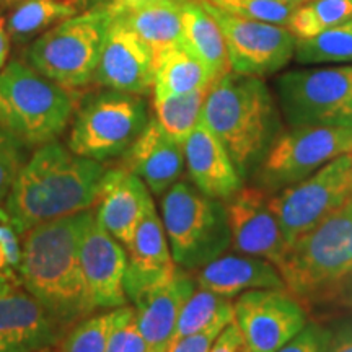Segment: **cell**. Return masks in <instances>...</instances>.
Listing matches in <instances>:
<instances>
[{
  "label": "cell",
  "mask_w": 352,
  "mask_h": 352,
  "mask_svg": "<svg viewBox=\"0 0 352 352\" xmlns=\"http://www.w3.org/2000/svg\"><path fill=\"white\" fill-rule=\"evenodd\" d=\"M108 170L103 162L77 155L57 140L39 145L6 197L7 222L25 235L39 223L91 209Z\"/></svg>",
  "instance_id": "1"
},
{
  "label": "cell",
  "mask_w": 352,
  "mask_h": 352,
  "mask_svg": "<svg viewBox=\"0 0 352 352\" xmlns=\"http://www.w3.org/2000/svg\"><path fill=\"white\" fill-rule=\"evenodd\" d=\"M91 214L88 209L39 223L26 232L21 248L23 285L63 331L96 310L80 261L82 235Z\"/></svg>",
  "instance_id": "2"
},
{
  "label": "cell",
  "mask_w": 352,
  "mask_h": 352,
  "mask_svg": "<svg viewBox=\"0 0 352 352\" xmlns=\"http://www.w3.org/2000/svg\"><path fill=\"white\" fill-rule=\"evenodd\" d=\"M201 121L227 148L241 178L261 164L276 139L274 98L261 77L228 72L214 82Z\"/></svg>",
  "instance_id": "3"
},
{
  "label": "cell",
  "mask_w": 352,
  "mask_h": 352,
  "mask_svg": "<svg viewBox=\"0 0 352 352\" xmlns=\"http://www.w3.org/2000/svg\"><path fill=\"white\" fill-rule=\"evenodd\" d=\"M76 109L69 88L30 64L12 60L0 70V126L28 147L57 140Z\"/></svg>",
  "instance_id": "4"
},
{
  "label": "cell",
  "mask_w": 352,
  "mask_h": 352,
  "mask_svg": "<svg viewBox=\"0 0 352 352\" xmlns=\"http://www.w3.org/2000/svg\"><path fill=\"white\" fill-rule=\"evenodd\" d=\"M298 300L324 297L352 276V197L289 248L277 266Z\"/></svg>",
  "instance_id": "5"
},
{
  "label": "cell",
  "mask_w": 352,
  "mask_h": 352,
  "mask_svg": "<svg viewBox=\"0 0 352 352\" xmlns=\"http://www.w3.org/2000/svg\"><path fill=\"white\" fill-rule=\"evenodd\" d=\"M162 222L170 252L182 270H201L232 246L223 201L212 199L188 182H178L162 199Z\"/></svg>",
  "instance_id": "6"
},
{
  "label": "cell",
  "mask_w": 352,
  "mask_h": 352,
  "mask_svg": "<svg viewBox=\"0 0 352 352\" xmlns=\"http://www.w3.org/2000/svg\"><path fill=\"white\" fill-rule=\"evenodd\" d=\"M109 23V7L70 16L43 33L28 47L26 60L69 90L87 85L95 77Z\"/></svg>",
  "instance_id": "7"
},
{
  "label": "cell",
  "mask_w": 352,
  "mask_h": 352,
  "mask_svg": "<svg viewBox=\"0 0 352 352\" xmlns=\"http://www.w3.org/2000/svg\"><path fill=\"white\" fill-rule=\"evenodd\" d=\"M147 122L140 95L109 88L96 91L82 101L74 118L69 148L96 162L124 155Z\"/></svg>",
  "instance_id": "8"
},
{
  "label": "cell",
  "mask_w": 352,
  "mask_h": 352,
  "mask_svg": "<svg viewBox=\"0 0 352 352\" xmlns=\"http://www.w3.org/2000/svg\"><path fill=\"white\" fill-rule=\"evenodd\" d=\"M276 94L290 127H352V65L289 70L277 78Z\"/></svg>",
  "instance_id": "9"
},
{
  "label": "cell",
  "mask_w": 352,
  "mask_h": 352,
  "mask_svg": "<svg viewBox=\"0 0 352 352\" xmlns=\"http://www.w3.org/2000/svg\"><path fill=\"white\" fill-rule=\"evenodd\" d=\"M352 197V152L342 153L294 186L270 195L289 248Z\"/></svg>",
  "instance_id": "10"
},
{
  "label": "cell",
  "mask_w": 352,
  "mask_h": 352,
  "mask_svg": "<svg viewBox=\"0 0 352 352\" xmlns=\"http://www.w3.org/2000/svg\"><path fill=\"white\" fill-rule=\"evenodd\" d=\"M352 152V127L297 126L274 139L258 170V186L274 195Z\"/></svg>",
  "instance_id": "11"
},
{
  "label": "cell",
  "mask_w": 352,
  "mask_h": 352,
  "mask_svg": "<svg viewBox=\"0 0 352 352\" xmlns=\"http://www.w3.org/2000/svg\"><path fill=\"white\" fill-rule=\"evenodd\" d=\"M222 30L232 72L266 77L277 72L296 56L297 38L283 25L250 20L197 0Z\"/></svg>",
  "instance_id": "12"
},
{
  "label": "cell",
  "mask_w": 352,
  "mask_h": 352,
  "mask_svg": "<svg viewBox=\"0 0 352 352\" xmlns=\"http://www.w3.org/2000/svg\"><path fill=\"white\" fill-rule=\"evenodd\" d=\"M233 310L250 352H277L308 323L300 300L287 289L248 290Z\"/></svg>",
  "instance_id": "13"
},
{
  "label": "cell",
  "mask_w": 352,
  "mask_h": 352,
  "mask_svg": "<svg viewBox=\"0 0 352 352\" xmlns=\"http://www.w3.org/2000/svg\"><path fill=\"white\" fill-rule=\"evenodd\" d=\"M232 248L240 254L271 261L277 267L289 252L279 222L270 206V192L259 186H243L223 201Z\"/></svg>",
  "instance_id": "14"
},
{
  "label": "cell",
  "mask_w": 352,
  "mask_h": 352,
  "mask_svg": "<svg viewBox=\"0 0 352 352\" xmlns=\"http://www.w3.org/2000/svg\"><path fill=\"white\" fill-rule=\"evenodd\" d=\"M155 56L132 30L111 16L94 80L109 90L144 95L153 87Z\"/></svg>",
  "instance_id": "15"
},
{
  "label": "cell",
  "mask_w": 352,
  "mask_h": 352,
  "mask_svg": "<svg viewBox=\"0 0 352 352\" xmlns=\"http://www.w3.org/2000/svg\"><path fill=\"white\" fill-rule=\"evenodd\" d=\"M80 261L87 287L96 308H120L127 303L124 290L126 252L96 219H88L80 243Z\"/></svg>",
  "instance_id": "16"
},
{
  "label": "cell",
  "mask_w": 352,
  "mask_h": 352,
  "mask_svg": "<svg viewBox=\"0 0 352 352\" xmlns=\"http://www.w3.org/2000/svg\"><path fill=\"white\" fill-rule=\"evenodd\" d=\"M127 252L129 259L126 264L124 290L127 300L131 302L147 290L170 280L178 271L155 204L145 212Z\"/></svg>",
  "instance_id": "17"
},
{
  "label": "cell",
  "mask_w": 352,
  "mask_h": 352,
  "mask_svg": "<svg viewBox=\"0 0 352 352\" xmlns=\"http://www.w3.org/2000/svg\"><path fill=\"white\" fill-rule=\"evenodd\" d=\"M63 336L41 303L26 290L7 285L0 292V352H34Z\"/></svg>",
  "instance_id": "18"
},
{
  "label": "cell",
  "mask_w": 352,
  "mask_h": 352,
  "mask_svg": "<svg viewBox=\"0 0 352 352\" xmlns=\"http://www.w3.org/2000/svg\"><path fill=\"white\" fill-rule=\"evenodd\" d=\"M152 204L147 184L122 165L120 168H109L104 176L96 219L127 248Z\"/></svg>",
  "instance_id": "19"
},
{
  "label": "cell",
  "mask_w": 352,
  "mask_h": 352,
  "mask_svg": "<svg viewBox=\"0 0 352 352\" xmlns=\"http://www.w3.org/2000/svg\"><path fill=\"white\" fill-rule=\"evenodd\" d=\"M122 165L138 175L152 195H165L179 182L186 166L184 144L166 134L158 121L152 120L126 151Z\"/></svg>",
  "instance_id": "20"
},
{
  "label": "cell",
  "mask_w": 352,
  "mask_h": 352,
  "mask_svg": "<svg viewBox=\"0 0 352 352\" xmlns=\"http://www.w3.org/2000/svg\"><path fill=\"white\" fill-rule=\"evenodd\" d=\"M184 160L191 182L208 197L227 201L243 188L227 148L202 121L184 140Z\"/></svg>",
  "instance_id": "21"
},
{
  "label": "cell",
  "mask_w": 352,
  "mask_h": 352,
  "mask_svg": "<svg viewBox=\"0 0 352 352\" xmlns=\"http://www.w3.org/2000/svg\"><path fill=\"white\" fill-rule=\"evenodd\" d=\"M196 285V279H192L186 270L178 267L170 280L147 290L132 302L138 327L147 341L148 351H168L176 321L184 303L195 294Z\"/></svg>",
  "instance_id": "22"
},
{
  "label": "cell",
  "mask_w": 352,
  "mask_h": 352,
  "mask_svg": "<svg viewBox=\"0 0 352 352\" xmlns=\"http://www.w3.org/2000/svg\"><path fill=\"white\" fill-rule=\"evenodd\" d=\"M196 283L201 289L228 298L256 289H287L274 264L248 254H222L201 267Z\"/></svg>",
  "instance_id": "23"
},
{
  "label": "cell",
  "mask_w": 352,
  "mask_h": 352,
  "mask_svg": "<svg viewBox=\"0 0 352 352\" xmlns=\"http://www.w3.org/2000/svg\"><path fill=\"white\" fill-rule=\"evenodd\" d=\"M184 0H151V2L109 6L111 16L132 30L158 56L168 47L183 43Z\"/></svg>",
  "instance_id": "24"
},
{
  "label": "cell",
  "mask_w": 352,
  "mask_h": 352,
  "mask_svg": "<svg viewBox=\"0 0 352 352\" xmlns=\"http://www.w3.org/2000/svg\"><path fill=\"white\" fill-rule=\"evenodd\" d=\"M183 44L209 69L215 82L232 72L222 30L197 0L183 2Z\"/></svg>",
  "instance_id": "25"
},
{
  "label": "cell",
  "mask_w": 352,
  "mask_h": 352,
  "mask_svg": "<svg viewBox=\"0 0 352 352\" xmlns=\"http://www.w3.org/2000/svg\"><path fill=\"white\" fill-rule=\"evenodd\" d=\"M214 77L183 43L168 47L155 57L153 98L184 95L212 87Z\"/></svg>",
  "instance_id": "26"
},
{
  "label": "cell",
  "mask_w": 352,
  "mask_h": 352,
  "mask_svg": "<svg viewBox=\"0 0 352 352\" xmlns=\"http://www.w3.org/2000/svg\"><path fill=\"white\" fill-rule=\"evenodd\" d=\"M233 320H235V310H233L232 298L199 287L184 303L170 342L202 333L215 324H230Z\"/></svg>",
  "instance_id": "27"
},
{
  "label": "cell",
  "mask_w": 352,
  "mask_h": 352,
  "mask_svg": "<svg viewBox=\"0 0 352 352\" xmlns=\"http://www.w3.org/2000/svg\"><path fill=\"white\" fill-rule=\"evenodd\" d=\"M209 88H199V90L189 91L184 95L153 98L157 121L164 127L166 134L184 144L188 135L201 122L202 108H204Z\"/></svg>",
  "instance_id": "28"
},
{
  "label": "cell",
  "mask_w": 352,
  "mask_h": 352,
  "mask_svg": "<svg viewBox=\"0 0 352 352\" xmlns=\"http://www.w3.org/2000/svg\"><path fill=\"white\" fill-rule=\"evenodd\" d=\"M351 19L352 0H303L287 25L297 41H303Z\"/></svg>",
  "instance_id": "29"
},
{
  "label": "cell",
  "mask_w": 352,
  "mask_h": 352,
  "mask_svg": "<svg viewBox=\"0 0 352 352\" xmlns=\"http://www.w3.org/2000/svg\"><path fill=\"white\" fill-rule=\"evenodd\" d=\"M76 15V8L65 0H21L7 20V32L19 41L33 38L47 26Z\"/></svg>",
  "instance_id": "30"
},
{
  "label": "cell",
  "mask_w": 352,
  "mask_h": 352,
  "mask_svg": "<svg viewBox=\"0 0 352 352\" xmlns=\"http://www.w3.org/2000/svg\"><path fill=\"white\" fill-rule=\"evenodd\" d=\"M294 57L298 64L352 63V19L318 36L297 41Z\"/></svg>",
  "instance_id": "31"
},
{
  "label": "cell",
  "mask_w": 352,
  "mask_h": 352,
  "mask_svg": "<svg viewBox=\"0 0 352 352\" xmlns=\"http://www.w3.org/2000/svg\"><path fill=\"white\" fill-rule=\"evenodd\" d=\"M206 2L243 19L283 26L289 23L290 16L302 3L294 0H206Z\"/></svg>",
  "instance_id": "32"
},
{
  "label": "cell",
  "mask_w": 352,
  "mask_h": 352,
  "mask_svg": "<svg viewBox=\"0 0 352 352\" xmlns=\"http://www.w3.org/2000/svg\"><path fill=\"white\" fill-rule=\"evenodd\" d=\"M109 323L111 311L82 320L70 328L59 352H107Z\"/></svg>",
  "instance_id": "33"
},
{
  "label": "cell",
  "mask_w": 352,
  "mask_h": 352,
  "mask_svg": "<svg viewBox=\"0 0 352 352\" xmlns=\"http://www.w3.org/2000/svg\"><path fill=\"white\" fill-rule=\"evenodd\" d=\"M107 352H151L138 327L135 308H113L107 341Z\"/></svg>",
  "instance_id": "34"
},
{
  "label": "cell",
  "mask_w": 352,
  "mask_h": 352,
  "mask_svg": "<svg viewBox=\"0 0 352 352\" xmlns=\"http://www.w3.org/2000/svg\"><path fill=\"white\" fill-rule=\"evenodd\" d=\"M26 151L28 145L0 126V202L6 201L16 175L25 165Z\"/></svg>",
  "instance_id": "35"
},
{
  "label": "cell",
  "mask_w": 352,
  "mask_h": 352,
  "mask_svg": "<svg viewBox=\"0 0 352 352\" xmlns=\"http://www.w3.org/2000/svg\"><path fill=\"white\" fill-rule=\"evenodd\" d=\"M331 334L316 323H307L277 352H327Z\"/></svg>",
  "instance_id": "36"
},
{
  "label": "cell",
  "mask_w": 352,
  "mask_h": 352,
  "mask_svg": "<svg viewBox=\"0 0 352 352\" xmlns=\"http://www.w3.org/2000/svg\"><path fill=\"white\" fill-rule=\"evenodd\" d=\"M226 327H228V324H215V327L206 329L202 333L179 338V340L170 342L166 352H209L214 341L217 340V336Z\"/></svg>",
  "instance_id": "37"
},
{
  "label": "cell",
  "mask_w": 352,
  "mask_h": 352,
  "mask_svg": "<svg viewBox=\"0 0 352 352\" xmlns=\"http://www.w3.org/2000/svg\"><path fill=\"white\" fill-rule=\"evenodd\" d=\"M209 352H250L235 321H232L214 341Z\"/></svg>",
  "instance_id": "38"
},
{
  "label": "cell",
  "mask_w": 352,
  "mask_h": 352,
  "mask_svg": "<svg viewBox=\"0 0 352 352\" xmlns=\"http://www.w3.org/2000/svg\"><path fill=\"white\" fill-rule=\"evenodd\" d=\"M0 241L6 250L8 266L12 271H20L21 264V246L19 241V233L15 232L10 223L0 222Z\"/></svg>",
  "instance_id": "39"
},
{
  "label": "cell",
  "mask_w": 352,
  "mask_h": 352,
  "mask_svg": "<svg viewBox=\"0 0 352 352\" xmlns=\"http://www.w3.org/2000/svg\"><path fill=\"white\" fill-rule=\"evenodd\" d=\"M327 352H352V329H346L329 340Z\"/></svg>",
  "instance_id": "40"
},
{
  "label": "cell",
  "mask_w": 352,
  "mask_h": 352,
  "mask_svg": "<svg viewBox=\"0 0 352 352\" xmlns=\"http://www.w3.org/2000/svg\"><path fill=\"white\" fill-rule=\"evenodd\" d=\"M8 52H10V34L7 32L6 21L0 19V70L6 67Z\"/></svg>",
  "instance_id": "41"
},
{
  "label": "cell",
  "mask_w": 352,
  "mask_h": 352,
  "mask_svg": "<svg viewBox=\"0 0 352 352\" xmlns=\"http://www.w3.org/2000/svg\"><path fill=\"white\" fill-rule=\"evenodd\" d=\"M0 279H6V280H15V271L10 270L7 261V254L6 250H3L2 241H0Z\"/></svg>",
  "instance_id": "42"
},
{
  "label": "cell",
  "mask_w": 352,
  "mask_h": 352,
  "mask_svg": "<svg viewBox=\"0 0 352 352\" xmlns=\"http://www.w3.org/2000/svg\"><path fill=\"white\" fill-rule=\"evenodd\" d=\"M151 2V0H114V3H122V6H134V3Z\"/></svg>",
  "instance_id": "43"
},
{
  "label": "cell",
  "mask_w": 352,
  "mask_h": 352,
  "mask_svg": "<svg viewBox=\"0 0 352 352\" xmlns=\"http://www.w3.org/2000/svg\"><path fill=\"white\" fill-rule=\"evenodd\" d=\"M7 285H10V280H6V279H0V292H2L3 289L7 287Z\"/></svg>",
  "instance_id": "44"
},
{
  "label": "cell",
  "mask_w": 352,
  "mask_h": 352,
  "mask_svg": "<svg viewBox=\"0 0 352 352\" xmlns=\"http://www.w3.org/2000/svg\"><path fill=\"white\" fill-rule=\"evenodd\" d=\"M34 352H52L51 347H46V349H39V351H34Z\"/></svg>",
  "instance_id": "45"
},
{
  "label": "cell",
  "mask_w": 352,
  "mask_h": 352,
  "mask_svg": "<svg viewBox=\"0 0 352 352\" xmlns=\"http://www.w3.org/2000/svg\"><path fill=\"white\" fill-rule=\"evenodd\" d=\"M294 2H303V0H294Z\"/></svg>",
  "instance_id": "46"
},
{
  "label": "cell",
  "mask_w": 352,
  "mask_h": 352,
  "mask_svg": "<svg viewBox=\"0 0 352 352\" xmlns=\"http://www.w3.org/2000/svg\"><path fill=\"white\" fill-rule=\"evenodd\" d=\"M0 2H6V0H0Z\"/></svg>",
  "instance_id": "47"
},
{
  "label": "cell",
  "mask_w": 352,
  "mask_h": 352,
  "mask_svg": "<svg viewBox=\"0 0 352 352\" xmlns=\"http://www.w3.org/2000/svg\"><path fill=\"white\" fill-rule=\"evenodd\" d=\"M6 2H8V0H6Z\"/></svg>",
  "instance_id": "48"
}]
</instances>
